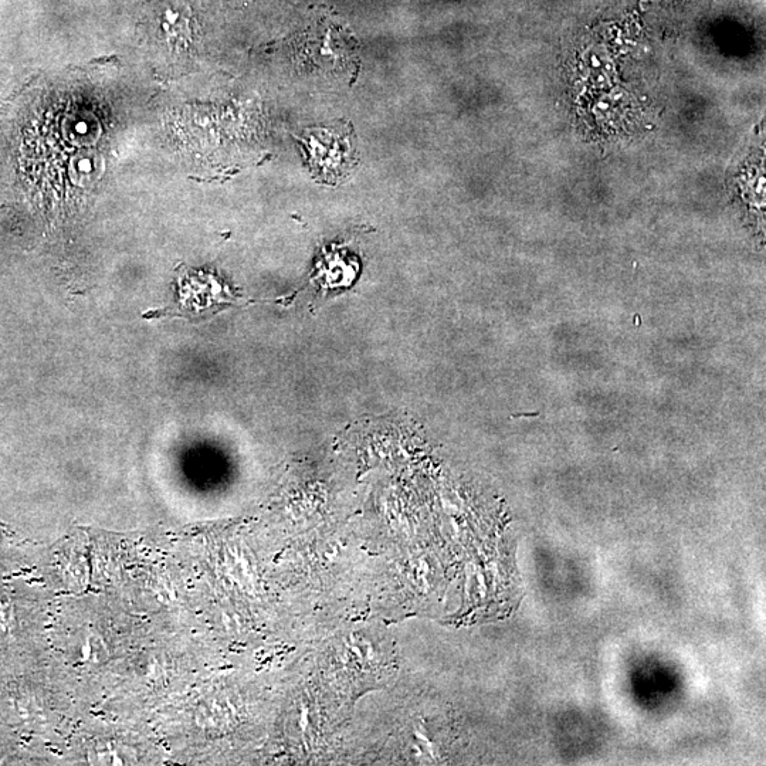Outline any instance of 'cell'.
Masks as SVG:
<instances>
[{"mask_svg": "<svg viewBox=\"0 0 766 766\" xmlns=\"http://www.w3.org/2000/svg\"><path fill=\"white\" fill-rule=\"evenodd\" d=\"M138 29L155 59L161 60L166 69H175L188 59L195 39V19L188 3L144 0Z\"/></svg>", "mask_w": 766, "mask_h": 766, "instance_id": "obj_1", "label": "cell"}, {"mask_svg": "<svg viewBox=\"0 0 766 766\" xmlns=\"http://www.w3.org/2000/svg\"><path fill=\"white\" fill-rule=\"evenodd\" d=\"M314 175L325 181H338L352 165V142L348 134L330 130H315L301 141Z\"/></svg>", "mask_w": 766, "mask_h": 766, "instance_id": "obj_2", "label": "cell"}]
</instances>
